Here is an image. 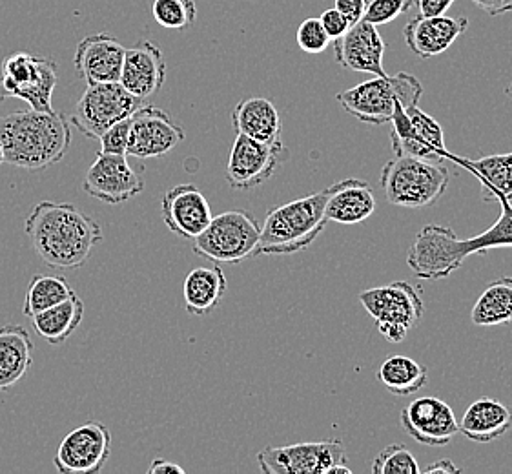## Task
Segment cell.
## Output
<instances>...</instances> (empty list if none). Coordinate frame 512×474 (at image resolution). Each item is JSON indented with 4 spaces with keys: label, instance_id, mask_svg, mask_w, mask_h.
<instances>
[{
    "label": "cell",
    "instance_id": "44dd1931",
    "mask_svg": "<svg viewBox=\"0 0 512 474\" xmlns=\"http://www.w3.org/2000/svg\"><path fill=\"white\" fill-rule=\"evenodd\" d=\"M166 62L161 48L150 41H141L124 53L119 83L137 99H148L163 88Z\"/></svg>",
    "mask_w": 512,
    "mask_h": 474
},
{
    "label": "cell",
    "instance_id": "8fae6325",
    "mask_svg": "<svg viewBox=\"0 0 512 474\" xmlns=\"http://www.w3.org/2000/svg\"><path fill=\"white\" fill-rule=\"evenodd\" d=\"M143 106L141 99L126 92L121 83L92 84L75 106L73 126L84 137L97 141L113 124L123 121Z\"/></svg>",
    "mask_w": 512,
    "mask_h": 474
},
{
    "label": "cell",
    "instance_id": "7402d4cb",
    "mask_svg": "<svg viewBox=\"0 0 512 474\" xmlns=\"http://www.w3.org/2000/svg\"><path fill=\"white\" fill-rule=\"evenodd\" d=\"M469 28L467 17H421L407 22L403 39L410 52L420 59H431L447 52Z\"/></svg>",
    "mask_w": 512,
    "mask_h": 474
},
{
    "label": "cell",
    "instance_id": "7bdbcfd3",
    "mask_svg": "<svg viewBox=\"0 0 512 474\" xmlns=\"http://www.w3.org/2000/svg\"><path fill=\"white\" fill-rule=\"evenodd\" d=\"M460 471V467L454 464L452 460H449V458H441V460H438V462H434V464H431L429 467H425V469H423V473L427 474H456L460 473Z\"/></svg>",
    "mask_w": 512,
    "mask_h": 474
},
{
    "label": "cell",
    "instance_id": "1f68e13d",
    "mask_svg": "<svg viewBox=\"0 0 512 474\" xmlns=\"http://www.w3.org/2000/svg\"><path fill=\"white\" fill-rule=\"evenodd\" d=\"M75 294L68 279L53 274H37L30 281L26 299L22 305L24 316L33 318L42 310L52 309Z\"/></svg>",
    "mask_w": 512,
    "mask_h": 474
},
{
    "label": "cell",
    "instance_id": "60d3db41",
    "mask_svg": "<svg viewBox=\"0 0 512 474\" xmlns=\"http://www.w3.org/2000/svg\"><path fill=\"white\" fill-rule=\"evenodd\" d=\"M471 2L491 17H498L512 11V0H471Z\"/></svg>",
    "mask_w": 512,
    "mask_h": 474
},
{
    "label": "cell",
    "instance_id": "d6986e66",
    "mask_svg": "<svg viewBox=\"0 0 512 474\" xmlns=\"http://www.w3.org/2000/svg\"><path fill=\"white\" fill-rule=\"evenodd\" d=\"M124 48L110 33H95L77 44L75 70L84 83H119L123 70Z\"/></svg>",
    "mask_w": 512,
    "mask_h": 474
},
{
    "label": "cell",
    "instance_id": "d6a6232c",
    "mask_svg": "<svg viewBox=\"0 0 512 474\" xmlns=\"http://www.w3.org/2000/svg\"><path fill=\"white\" fill-rule=\"evenodd\" d=\"M152 15L166 30H186L197 19L195 0H154Z\"/></svg>",
    "mask_w": 512,
    "mask_h": 474
},
{
    "label": "cell",
    "instance_id": "cb8c5ba5",
    "mask_svg": "<svg viewBox=\"0 0 512 474\" xmlns=\"http://www.w3.org/2000/svg\"><path fill=\"white\" fill-rule=\"evenodd\" d=\"M35 345L30 332L17 323L0 327V392L10 391L30 371Z\"/></svg>",
    "mask_w": 512,
    "mask_h": 474
},
{
    "label": "cell",
    "instance_id": "30bf717a",
    "mask_svg": "<svg viewBox=\"0 0 512 474\" xmlns=\"http://www.w3.org/2000/svg\"><path fill=\"white\" fill-rule=\"evenodd\" d=\"M257 464L265 474H352L345 445L334 438L267 447L257 454Z\"/></svg>",
    "mask_w": 512,
    "mask_h": 474
},
{
    "label": "cell",
    "instance_id": "5b68a950",
    "mask_svg": "<svg viewBox=\"0 0 512 474\" xmlns=\"http://www.w3.org/2000/svg\"><path fill=\"white\" fill-rule=\"evenodd\" d=\"M423 95L418 77L412 73L379 75L336 95L347 114L367 124H389L398 108L420 104Z\"/></svg>",
    "mask_w": 512,
    "mask_h": 474
},
{
    "label": "cell",
    "instance_id": "ee69618b",
    "mask_svg": "<svg viewBox=\"0 0 512 474\" xmlns=\"http://www.w3.org/2000/svg\"><path fill=\"white\" fill-rule=\"evenodd\" d=\"M4 163V152H2V145H0V165Z\"/></svg>",
    "mask_w": 512,
    "mask_h": 474
},
{
    "label": "cell",
    "instance_id": "6da1fadb",
    "mask_svg": "<svg viewBox=\"0 0 512 474\" xmlns=\"http://www.w3.org/2000/svg\"><path fill=\"white\" fill-rule=\"evenodd\" d=\"M37 256L52 268L72 270L90 259L103 241V228L72 203L41 201L24 223Z\"/></svg>",
    "mask_w": 512,
    "mask_h": 474
},
{
    "label": "cell",
    "instance_id": "9a60e30c",
    "mask_svg": "<svg viewBox=\"0 0 512 474\" xmlns=\"http://www.w3.org/2000/svg\"><path fill=\"white\" fill-rule=\"evenodd\" d=\"M185 130L170 114L157 106H139L130 117V137L126 155L135 159H157L185 141Z\"/></svg>",
    "mask_w": 512,
    "mask_h": 474
},
{
    "label": "cell",
    "instance_id": "603a6c76",
    "mask_svg": "<svg viewBox=\"0 0 512 474\" xmlns=\"http://www.w3.org/2000/svg\"><path fill=\"white\" fill-rule=\"evenodd\" d=\"M376 210V199L369 183L361 179H343L332 185L328 197L327 219L339 225H358Z\"/></svg>",
    "mask_w": 512,
    "mask_h": 474
},
{
    "label": "cell",
    "instance_id": "484cf974",
    "mask_svg": "<svg viewBox=\"0 0 512 474\" xmlns=\"http://www.w3.org/2000/svg\"><path fill=\"white\" fill-rule=\"evenodd\" d=\"M232 126L237 134L256 139L259 143L281 141V117L276 104L265 97H250L237 103L232 110Z\"/></svg>",
    "mask_w": 512,
    "mask_h": 474
},
{
    "label": "cell",
    "instance_id": "ac0fdd59",
    "mask_svg": "<svg viewBox=\"0 0 512 474\" xmlns=\"http://www.w3.org/2000/svg\"><path fill=\"white\" fill-rule=\"evenodd\" d=\"M334 42V57L343 70L372 73L376 77L387 75L383 66L385 41L378 26L361 19Z\"/></svg>",
    "mask_w": 512,
    "mask_h": 474
},
{
    "label": "cell",
    "instance_id": "f1b7e54d",
    "mask_svg": "<svg viewBox=\"0 0 512 474\" xmlns=\"http://www.w3.org/2000/svg\"><path fill=\"white\" fill-rule=\"evenodd\" d=\"M452 161L469 168L483 181L482 196L487 201L498 197L512 201V152L511 154L487 155L482 159H461L451 155Z\"/></svg>",
    "mask_w": 512,
    "mask_h": 474
},
{
    "label": "cell",
    "instance_id": "52a82bcc",
    "mask_svg": "<svg viewBox=\"0 0 512 474\" xmlns=\"http://www.w3.org/2000/svg\"><path fill=\"white\" fill-rule=\"evenodd\" d=\"M261 225L246 210H230L212 217L194 239V252L214 263H241L256 258Z\"/></svg>",
    "mask_w": 512,
    "mask_h": 474
},
{
    "label": "cell",
    "instance_id": "ba28073f",
    "mask_svg": "<svg viewBox=\"0 0 512 474\" xmlns=\"http://www.w3.org/2000/svg\"><path fill=\"white\" fill-rule=\"evenodd\" d=\"M57 81V64L52 59L28 52L11 53L0 64V103L21 99L31 110L53 112Z\"/></svg>",
    "mask_w": 512,
    "mask_h": 474
},
{
    "label": "cell",
    "instance_id": "e0dca14e",
    "mask_svg": "<svg viewBox=\"0 0 512 474\" xmlns=\"http://www.w3.org/2000/svg\"><path fill=\"white\" fill-rule=\"evenodd\" d=\"M401 425L416 442L431 447L451 444L460 423L451 405L436 396H423L401 411Z\"/></svg>",
    "mask_w": 512,
    "mask_h": 474
},
{
    "label": "cell",
    "instance_id": "b9f144b4",
    "mask_svg": "<svg viewBox=\"0 0 512 474\" xmlns=\"http://www.w3.org/2000/svg\"><path fill=\"white\" fill-rule=\"evenodd\" d=\"M185 474V469L181 465L174 464L164 458H155L154 462L148 467V474Z\"/></svg>",
    "mask_w": 512,
    "mask_h": 474
},
{
    "label": "cell",
    "instance_id": "2e32d148",
    "mask_svg": "<svg viewBox=\"0 0 512 474\" xmlns=\"http://www.w3.org/2000/svg\"><path fill=\"white\" fill-rule=\"evenodd\" d=\"M128 155L99 154L88 168L82 190L106 205H121L144 190L141 177L126 159Z\"/></svg>",
    "mask_w": 512,
    "mask_h": 474
},
{
    "label": "cell",
    "instance_id": "ab89813d",
    "mask_svg": "<svg viewBox=\"0 0 512 474\" xmlns=\"http://www.w3.org/2000/svg\"><path fill=\"white\" fill-rule=\"evenodd\" d=\"M456 0H414L421 17H440L445 15Z\"/></svg>",
    "mask_w": 512,
    "mask_h": 474
},
{
    "label": "cell",
    "instance_id": "4316f807",
    "mask_svg": "<svg viewBox=\"0 0 512 474\" xmlns=\"http://www.w3.org/2000/svg\"><path fill=\"white\" fill-rule=\"evenodd\" d=\"M226 292V276L221 267H197L183 281L185 309L192 316H205L217 309Z\"/></svg>",
    "mask_w": 512,
    "mask_h": 474
},
{
    "label": "cell",
    "instance_id": "ffe728a7",
    "mask_svg": "<svg viewBox=\"0 0 512 474\" xmlns=\"http://www.w3.org/2000/svg\"><path fill=\"white\" fill-rule=\"evenodd\" d=\"M164 225L177 236L195 239L212 221V208L205 194L194 185L166 190L161 203Z\"/></svg>",
    "mask_w": 512,
    "mask_h": 474
},
{
    "label": "cell",
    "instance_id": "d4e9b609",
    "mask_svg": "<svg viewBox=\"0 0 512 474\" xmlns=\"http://www.w3.org/2000/svg\"><path fill=\"white\" fill-rule=\"evenodd\" d=\"M512 425V409L494 398L472 402L463 414L460 433L476 444H489L507 433Z\"/></svg>",
    "mask_w": 512,
    "mask_h": 474
},
{
    "label": "cell",
    "instance_id": "4dcf8cb0",
    "mask_svg": "<svg viewBox=\"0 0 512 474\" xmlns=\"http://www.w3.org/2000/svg\"><path fill=\"white\" fill-rule=\"evenodd\" d=\"M476 327H498L512 321V278L492 281L472 307Z\"/></svg>",
    "mask_w": 512,
    "mask_h": 474
},
{
    "label": "cell",
    "instance_id": "5bb4252c",
    "mask_svg": "<svg viewBox=\"0 0 512 474\" xmlns=\"http://www.w3.org/2000/svg\"><path fill=\"white\" fill-rule=\"evenodd\" d=\"M283 155V141L259 143L256 139L237 134L226 163V183L234 190L257 188L276 174Z\"/></svg>",
    "mask_w": 512,
    "mask_h": 474
},
{
    "label": "cell",
    "instance_id": "8992f818",
    "mask_svg": "<svg viewBox=\"0 0 512 474\" xmlns=\"http://www.w3.org/2000/svg\"><path fill=\"white\" fill-rule=\"evenodd\" d=\"M449 170L410 155H394L381 170V188L390 205L403 208L431 207L449 186Z\"/></svg>",
    "mask_w": 512,
    "mask_h": 474
},
{
    "label": "cell",
    "instance_id": "9c48e42d",
    "mask_svg": "<svg viewBox=\"0 0 512 474\" xmlns=\"http://www.w3.org/2000/svg\"><path fill=\"white\" fill-rule=\"evenodd\" d=\"M359 301L372 316L379 334L392 343L405 340L425 312L420 290L414 289L407 281H394L383 287L363 290Z\"/></svg>",
    "mask_w": 512,
    "mask_h": 474
},
{
    "label": "cell",
    "instance_id": "3957f363",
    "mask_svg": "<svg viewBox=\"0 0 512 474\" xmlns=\"http://www.w3.org/2000/svg\"><path fill=\"white\" fill-rule=\"evenodd\" d=\"M4 163L30 172L61 163L72 145L68 119L57 112L19 110L0 117Z\"/></svg>",
    "mask_w": 512,
    "mask_h": 474
},
{
    "label": "cell",
    "instance_id": "8d00e7d4",
    "mask_svg": "<svg viewBox=\"0 0 512 474\" xmlns=\"http://www.w3.org/2000/svg\"><path fill=\"white\" fill-rule=\"evenodd\" d=\"M130 117H126L123 121L113 124L112 128H108L99 137V143H101L99 154L126 155L128 137H130Z\"/></svg>",
    "mask_w": 512,
    "mask_h": 474
},
{
    "label": "cell",
    "instance_id": "83f0119b",
    "mask_svg": "<svg viewBox=\"0 0 512 474\" xmlns=\"http://www.w3.org/2000/svg\"><path fill=\"white\" fill-rule=\"evenodd\" d=\"M84 318V303L77 292L55 305L52 309L42 310L30 318L35 332L52 345H61L72 336Z\"/></svg>",
    "mask_w": 512,
    "mask_h": 474
},
{
    "label": "cell",
    "instance_id": "e575fe53",
    "mask_svg": "<svg viewBox=\"0 0 512 474\" xmlns=\"http://www.w3.org/2000/svg\"><path fill=\"white\" fill-rule=\"evenodd\" d=\"M297 46L303 50V52L312 53H323L330 44V37L327 35V31L323 28V24L316 17H310L299 24L296 33Z\"/></svg>",
    "mask_w": 512,
    "mask_h": 474
},
{
    "label": "cell",
    "instance_id": "f35d334b",
    "mask_svg": "<svg viewBox=\"0 0 512 474\" xmlns=\"http://www.w3.org/2000/svg\"><path fill=\"white\" fill-rule=\"evenodd\" d=\"M334 4H336L334 8L341 11L349 19L350 26H352V24H356V22L363 19L369 0H334Z\"/></svg>",
    "mask_w": 512,
    "mask_h": 474
},
{
    "label": "cell",
    "instance_id": "d590c367",
    "mask_svg": "<svg viewBox=\"0 0 512 474\" xmlns=\"http://www.w3.org/2000/svg\"><path fill=\"white\" fill-rule=\"evenodd\" d=\"M412 6H414V0H372L367 4L363 21L370 22L374 26H383L398 19L403 13H407Z\"/></svg>",
    "mask_w": 512,
    "mask_h": 474
},
{
    "label": "cell",
    "instance_id": "836d02e7",
    "mask_svg": "<svg viewBox=\"0 0 512 474\" xmlns=\"http://www.w3.org/2000/svg\"><path fill=\"white\" fill-rule=\"evenodd\" d=\"M374 474H420L421 469L414 454L401 444L385 447L372 462Z\"/></svg>",
    "mask_w": 512,
    "mask_h": 474
},
{
    "label": "cell",
    "instance_id": "4fadbf2b",
    "mask_svg": "<svg viewBox=\"0 0 512 474\" xmlns=\"http://www.w3.org/2000/svg\"><path fill=\"white\" fill-rule=\"evenodd\" d=\"M112 434L101 422L84 423L62 440L55 467L61 474H99L108 464Z\"/></svg>",
    "mask_w": 512,
    "mask_h": 474
},
{
    "label": "cell",
    "instance_id": "f546056e",
    "mask_svg": "<svg viewBox=\"0 0 512 474\" xmlns=\"http://www.w3.org/2000/svg\"><path fill=\"white\" fill-rule=\"evenodd\" d=\"M376 378L392 394L410 396L427 385L429 374L425 365L412 360L409 356L392 354L379 365Z\"/></svg>",
    "mask_w": 512,
    "mask_h": 474
},
{
    "label": "cell",
    "instance_id": "74e56055",
    "mask_svg": "<svg viewBox=\"0 0 512 474\" xmlns=\"http://www.w3.org/2000/svg\"><path fill=\"white\" fill-rule=\"evenodd\" d=\"M319 21H321L323 28L327 31L330 41H336L341 35H345L350 28L349 19L341 11L336 10V8L323 11Z\"/></svg>",
    "mask_w": 512,
    "mask_h": 474
},
{
    "label": "cell",
    "instance_id": "7a4b0ae2",
    "mask_svg": "<svg viewBox=\"0 0 512 474\" xmlns=\"http://www.w3.org/2000/svg\"><path fill=\"white\" fill-rule=\"evenodd\" d=\"M502 207L500 219L480 236L461 239L449 227L427 225L421 228L407 250V263L416 278L445 279L472 254H485L496 248H512V205L509 199H496Z\"/></svg>",
    "mask_w": 512,
    "mask_h": 474
},
{
    "label": "cell",
    "instance_id": "7c38bea8",
    "mask_svg": "<svg viewBox=\"0 0 512 474\" xmlns=\"http://www.w3.org/2000/svg\"><path fill=\"white\" fill-rule=\"evenodd\" d=\"M390 124V145L394 155H410L431 163L451 159V152L445 148L440 123L420 110L418 104L398 108Z\"/></svg>",
    "mask_w": 512,
    "mask_h": 474
},
{
    "label": "cell",
    "instance_id": "277c9868",
    "mask_svg": "<svg viewBox=\"0 0 512 474\" xmlns=\"http://www.w3.org/2000/svg\"><path fill=\"white\" fill-rule=\"evenodd\" d=\"M330 194L332 185L316 194L270 208L261 225L256 256H287L310 247L327 227Z\"/></svg>",
    "mask_w": 512,
    "mask_h": 474
}]
</instances>
